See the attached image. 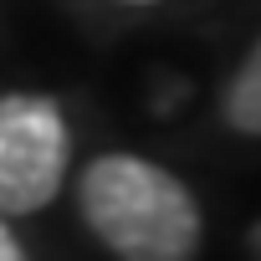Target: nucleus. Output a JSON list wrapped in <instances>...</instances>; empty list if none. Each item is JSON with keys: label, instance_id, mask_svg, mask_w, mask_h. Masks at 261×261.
<instances>
[{"label": "nucleus", "instance_id": "obj_1", "mask_svg": "<svg viewBox=\"0 0 261 261\" xmlns=\"http://www.w3.org/2000/svg\"><path fill=\"white\" fill-rule=\"evenodd\" d=\"M82 215L118 261H195L200 205L159 164L102 154L82 174Z\"/></svg>", "mask_w": 261, "mask_h": 261}, {"label": "nucleus", "instance_id": "obj_2", "mask_svg": "<svg viewBox=\"0 0 261 261\" xmlns=\"http://www.w3.org/2000/svg\"><path fill=\"white\" fill-rule=\"evenodd\" d=\"M67 179V118L51 97H0V215H36Z\"/></svg>", "mask_w": 261, "mask_h": 261}, {"label": "nucleus", "instance_id": "obj_3", "mask_svg": "<svg viewBox=\"0 0 261 261\" xmlns=\"http://www.w3.org/2000/svg\"><path fill=\"white\" fill-rule=\"evenodd\" d=\"M225 123L236 134H256L261 128V62H256V51L241 62V72L225 87Z\"/></svg>", "mask_w": 261, "mask_h": 261}, {"label": "nucleus", "instance_id": "obj_4", "mask_svg": "<svg viewBox=\"0 0 261 261\" xmlns=\"http://www.w3.org/2000/svg\"><path fill=\"white\" fill-rule=\"evenodd\" d=\"M0 261H26V251H21V241L11 236V225H6V215H0Z\"/></svg>", "mask_w": 261, "mask_h": 261}, {"label": "nucleus", "instance_id": "obj_5", "mask_svg": "<svg viewBox=\"0 0 261 261\" xmlns=\"http://www.w3.org/2000/svg\"><path fill=\"white\" fill-rule=\"evenodd\" d=\"M128 6H154V0H128Z\"/></svg>", "mask_w": 261, "mask_h": 261}]
</instances>
